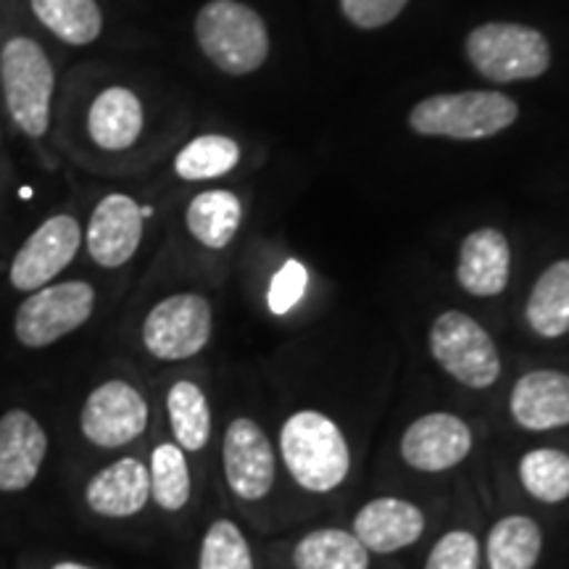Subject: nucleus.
<instances>
[{"instance_id": "nucleus-1", "label": "nucleus", "mask_w": 569, "mask_h": 569, "mask_svg": "<svg viewBox=\"0 0 569 569\" xmlns=\"http://www.w3.org/2000/svg\"><path fill=\"white\" fill-rule=\"evenodd\" d=\"M280 451L288 472L303 490L330 493L351 472V451L340 427L322 411H298L284 422Z\"/></svg>"}, {"instance_id": "nucleus-2", "label": "nucleus", "mask_w": 569, "mask_h": 569, "mask_svg": "<svg viewBox=\"0 0 569 569\" xmlns=\"http://www.w3.org/2000/svg\"><path fill=\"white\" fill-rule=\"evenodd\" d=\"M0 84L13 127L30 140H42L51 127L56 71L38 40L13 34L0 51Z\"/></svg>"}, {"instance_id": "nucleus-3", "label": "nucleus", "mask_w": 569, "mask_h": 569, "mask_svg": "<svg viewBox=\"0 0 569 569\" xmlns=\"http://www.w3.org/2000/svg\"><path fill=\"white\" fill-rule=\"evenodd\" d=\"M515 98L496 90L440 92L419 101L409 111V127L422 138L486 140L517 122Z\"/></svg>"}, {"instance_id": "nucleus-4", "label": "nucleus", "mask_w": 569, "mask_h": 569, "mask_svg": "<svg viewBox=\"0 0 569 569\" xmlns=\"http://www.w3.org/2000/svg\"><path fill=\"white\" fill-rule=\"evenodd\" d=\"M196 40L206 59L230 77H246L269 59L264 19L240 0H209L196 17Z\"/></svg>"}, {"instance_id": "nucleus-5", "label": "nucleus", "mask_w": 569, "mask_h": 569, "mask_svg": "<svg viewBox=\"0 0 569 569\" xmlns=\"http://www.w3.org/2000/svg\"><path fill=\"white\" fill-rule=\"evenodd\" d=\"M467 59L490 82L536 80L551 67L549 40L517 21H488L475 27L465 42Z\"/></svg>"}, {"instance_id": "nucleus-6", "label": "nucleus", "mask_w": 569, "mask_h": 569, "mask_svg": "<svg viewBox=\"0 0 569 569\" xmlns=\"http://www.w3.org/2000/svg\"><path fill=\"white\" fill-rule=\"evenodd\" d=\"M430 351L440 369L467 388L486 390L501 375V356L493 338L465 311H443L432 322Z\"/></svg>"}, {"instance_id": "nucleus-7", "label": "nucleus", "mask_w": 569, "mask_h": 569, "mask_svg": "<svg viewBox=\"0 0 569 569\" xmlns=\"http://www.w3.org/2000/svg\"><path fill=\"white\" fill-rule=\"evenodd\" d=\"M96 290L90 282H51L21 301L13 317V336L27 348H48L92 317Z\"/></svg>"}, {"instance_id": "nucleus-8", "label": "nucleus", "mask_w": 569, "mask_h": 569, "mask_svg": "<svg viewBox=\"0 0 569 569\" xmlns=\"http://www.w3.org/2000/svg\"><path fill=\"white\" fill-rule=\"evenodd\" d=\"M211 303L198 293L163 298L142 322V346L159 361H184L211 340Z\"/></svg>"}, {"instance_id": "nucleus-9", "label": "nucleus", "mask_w": 569, "mask_h": 569, "mask_svg": "<svg viewBox=\"0 0 569 569\" xmlns=\"http://www.w3.org/2000/svg\"><path fill=\"white\" fill-rule=\"evenodd\" d=\"M82 246V227L69 213H56L46 219L11 261V284L19 293H34V290L51 284L71 261Z\"/></svg>"}, {"instance_id": "nucleus-10", "label": "nucleus", "mask_w": 569, "mask_h": 569, "mask_svg": "<svg viewBox=\"0 0 569 569\" xmlns=\"http://www.w3.org/2000/svg\"><path fill=\"white\" fill-rule=\"evenodd\" d=\"M80 427L92 446L122 448L146 432L148 401L130 382L109 380L88 396Z\"/></svg>"}, {"instance_id": "nucleus-11", "label": "nucleus", "mask_w": 569, "mask_h": 569, "mask_svg": "<svg viewBox=\"0 0 569 569\" xmlns=\"http://www.w3.org/2000/svg\"><path fill=\"white\" fill-rule=\"evenodd\" d=\"M224 478L243 501H261L274 486V448L253 419H234L224 432Z\"/></svg>"}, {"instance_id": "nucleus-12", "label": "nucleus", "mask_w": 569, "mask_h": 569, "mask_svg": "<svg viewBox=\"0 0 569 569\" xmlns=\"http://www.w3.org/2000/svg\"><path fill=\"white\" fill-rule=\"evenodd\" d=\"M142 222H146V211L134 198L124 193L101 198L84 232L90 259L103 269L124 267L138 253Z\"/></svg>"}, {"instance_id": "nucleus-13", "label": "nucleus", "mask_w": 569, "mask_h": 569, "mask_svg": "<svg viewBox=\"0 0 569 569\" xmlns=\"http://www.w3.org/2000/svg\"><path fill=\"white\" fill-rule=\"evenodd\" d=\"M472 451V430L465 419L448 411L419 417L401 438V457L417 472H446Z\"/></svg>"}, {"instance_id": "nucleus-14", "label": "nucleus", "mask_w": 569, "mask_h": 569, "mask_svg": "<svg viewBox=\"0 0 569 569\" xmlns=\"http://www.w3.org/2000/svg\"><path fill=\"white\" fill-rule=\"evenodd\" d=\"M48 436L30 411L11 409L0 417V490L21 493L40 475Z\"/></svg>"}, {"instance_id": "nucleus-15", "label": "nucleus", "mask_w": 569, "mask_h": 569, "mask_svg": "<svg viewBox=\"0 0 569 569\" xmlns=\"http://www.w3.org/2000/svg\"><path fill=\"white\" fill-rule=\"evenodd\" d=\"M425 532V515L403 498H375L353 519V536L367 551L396 553L415 546Z\"/></svg>"}, {"instance_id": "nucleus-16", "label": "nucleus", "mask_w": 569, "mask_h": 569, "mask_svg": "<svg viewBox=\"0 0 569 569\" xmlns=\"http://www.w3.org/2000/svg\"><path fill=\"white\" fill-rule=\"evenodd\" d=\"M509 411L525 430H557L569 425V375L557 369H538L517 380Z\"/></svg>"}, {"instance_id": "nucleus-17", "label": "nucleus", "mask_w": 569, "mask_h": 569, "mask_svg": "<svg viewBox=\"0 0 569 569\" xmlns=\"http://www.w3.org/2000/svg\"><path fill=\"white\" fill-rule=\"evenodd\" d=\"M509 272L511 251L507 234L493 227H482L461 240L457 280L469 296H501L509 284Z\"/></svg>"}, {"instance_id": "nucleus-18", "label": "nucleus", "mask_w": 569, "mask_h": 569, "mask_svg": "<svg viewBox=\"0 0 569 569\" xmlns=\"http://www.w3.org/2000/svg\"><path fill=\"white\" fill-rule=\"evenodd\" d=\"M151 498V475L134 457L119 459L103 467L84 488V501L96 515L124 519L140 515Z\"/></svg>"}, {"instance_id": "nucleus-19", "label": "nucleus", "mask_w": 569, "mask_h": 569, "mask_svg": "<svg viewBox=\"0 0 569 569\" xmlns=\"http://www.w3.org/2000/svg\"><path fill=\"white\" fill-rule=\"evenodd\" d=\"M146 113L130 88L113 84L96 96L88 111V132L103 151H127L142 134Z\"/></svg>"}, {"instance_id": "nucleus-20", "label": "nucleus", "mask_w": 569, "mask_h": 569, "mask_svg": "<svg viewBox=\"0 0 569 569\" xmlns=\"http://www.w3.org/2000/svg\"><path fill=\"white\" fill-rule=\"evenodd\" d=\"M184 222L198 243L222 251L232 243V238L243 222V206L230 190H203L190 201L184 211Z\"/></svg>"}, {"instance_id": "nucleus-21", "label": "nucleus", "mask_w": 569, "mask_h": 569, "mask_svg": "<svg viewBox=\"0 0 569 569\" xmlns=\"http://www.w3.org/2000/svg\"><path fill=\"white\" fill-rule=\"evenodd\" d=\"M525 317L540 338H561L569 332V259L557 261L538 277Z\"/></svg>"}, {"instance_id": "nucleus-22", "label": "nucleus", "mask_w": 569, "mask_h": 569, "mask_svg": "<svg viewBox=\"0 0 569 569\" xmlns=\"http://www.w3.org/2000/svg\"><path fill=\"white\" fill-rule=\"evenodd\" d=\"M543 549V532L530 517L511 515L498 519L488 532L486 557L490 569H532Z\"/></svg>"}, {"instance_id": "nucleus-23", "label": "nucleus", "mask_w": 569, "mask_h": 569, "mask_svg": "<svg viewBox=\"0 0 569 569\" xmlns=\"http://www.w3.org/2000/svg\"><path fill=\"white\" fill-rule=\"evenodd\" d=\"M30 9L67 46H90L103 32V13L96 0H30Z\"/></svg>"}, {"instance_id": "nucleus-24", "label": "nucleus", "mask_w": 569, "mask_h": 569, "mask_svg": "<svg viewBox=\"0 0 569 569\" xmlns=\"http://www.w3.org/2000/svg\"><path fill=\"white\" fill-rule=\"evenodd\" d=\"M296 569H369V551L353 532L322 528L298 540Z\"/></svg>"}, {"instance_id": "nucleus-25", "label": "nucleus", "mask_w": 569, "mask_h": 569, "mask_svg": "<svg viewBox=\"0 0 569 569\" xmlns=\"http://www.w3.org/2000/svg\"><path fill=\"white\" fill-rule=\"evenodd\" d=\"M167 415L174 440L182 451H201L211 438V409L203 390L190 380H180L169 388Z\"/></svg>"}, {"instance_id": "nucleus-26", "label": "nucleus", "mask_w": 569, "mask_h": 569, "mask_svg": "<svg viewBox=\"0 0 569 569\" xmlns=\"http://www.w3.org/2000/svg\"><path fill=\"white\" fill-rule=\"evenodd\" d=\"M240 163V146L227 134H201L177 153L174 172L188 182L219 180Z\"/></svg>"}, {"instance_id": "nucleus-27", "label": "nucleus", "mask_w": 569, "mask_h": 569, "mask_svg": "<svg viewBox=\"0 0 569 569\" xmlns=\"http://www.w3.org/2000/svg\"><path fill=\"white\" fill-rule=\"evenodd\" d=\"M519 480L536 501L561 503L569 498V453L536 448L519 461Z\"/></svg>"}, {"instance_id": "nucleus-28", "label": "nucleus", "mask_w": 569, "mask_h": 569, "mask_svg": "<svg viewBox=\"0 0 569 569\" xmlns=\"http://www.w3.org/2000/svg\"><path fill=\"white\" fill-rule=\"evenodd\" d=\"M151 496L163 511H180L190 501V469L177 443H161L151 453Z\"/></svg>"}, {"instance_id": "nucleus-29", "label": "nucleus", "mask_w": 569, "mask_h": 569, "mask_svg": "<svg viewBox=\"0 0 569 569\" xmlns=\"http://www.w3.org/2000/svg\"><path fill=\"white\" fill-rule=\"evenodd\" d=\"M198 569H253L251 546L230 519H217L206 530Z\"/></svg>"}, {"instance_id": "nucleus-30", "label": "nucleus", "mask_w": 569, "mask_h": 569, "mask_svg": "<svg viewBox=\"0 0 569 569\" xmlns=\"http://www.w3.org/2000/svg\"><path fill=\"white\" fill-rule=\"evenodd\" d=\"M480 543L469 530H451L432 546L425 569H478Z\"/></svg>"}, {"instance_id": "nucleus-31", "label": "nucleus", "mask_w": 569, "mask_h": 569, "mask_svg": "<svg viewBox=\"0 0 569 569\" xmlns=\"http://www.w3.org/2000/svg\"><path fill=\"white\" fill-rule=\"evenodd\" d=\"M306 282H309V274H306V267L301 261L296 259L284 261L280 272L272 277V282H269V296H267L269 311L277 317L288 315V311L301 301Z\"/></svg>"}, {"instance_id": "nucleus-32", "label": "nucleus", "mask_w": 569, "mask_h": 569, "mask_svg": "<svg viewBox=\"0 0 569 569\" xmlns=\"http://www.w3.org/2000/svg\"><path fill=\"white\" fill-rule=\"evenodd\" d=\"M409 0H340V11L359 30H380L401 17Z\"/></svg>"}, {"instance_id": "nucleus-33", "label": "nucleus", "mask_w": 569, "mask_h": 569, "mask_svg": "<svg viewBox=\"0 0 569 569\" xmlns=\"http://www.w3.org/2000/svg\"><path fill=\"white\" fill-rule=\"evenodd\" d=\"M53 569H92V567L77 565V561H59V565H53Z\"/></svg>"}]
</instances>
